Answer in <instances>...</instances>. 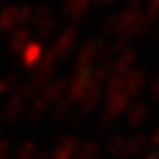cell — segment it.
I'll return each mask as SVG.
<instances>
[{
  "instance_id": "4fadbf2b",
  "label": "cell",
  "mask_w": 159,
  "mask_h": 159,
  "mask_svg": "<svg viewBox=\"0 0 159 159\" xmlns=\"http://www.w3.org/2000/svg\"><path fill=\"white\" fill-rule=\"evenodd\" d=\"M9 156V143L0 142V159H7Z\"/></svg>"
},
{
  "instance_id": "ba28073f",
  "label": "cell",
  "mask_w": 159,
  "mask_h": 159,
  "mask_svg": "<svg viewBox=\"0 0 159 159\" xmlns=\"http://www.w3.org/2000/svg\"><path fill=\"white\" fill-rule=\"evenodd\" d=\"M146 144H148V140H146L143 136L134 137V139H131L130 142L125 143L124 152H128V155H137V153H140V152L144 150Z\"/></svg>"
},
{
  "instance_id": "30bf717a",
  "label": "cell",
  "mask_w": 159,
  "mask_h": 159,
  "mask_svg": "<svg viewBox=\"0 0 159 159\" xmlns=\"http://www.w3.org/2000/svg\"><path fill=\"white\" fill-rule=\"evenodd\" d=\"M35 153V146L33 143H24L18 150V159H31Z\"/></svg>"
},
{
  "instance_id": "7a4b0ae2",
  "label": "cell",
  "mask_w": 159,
  "mask_h": 159,
  "mask_svg": "<svg viewBox=\"0 0 159 159\" xmlns=\"http://www.w3.org/2000/svg\"><path fill=\"white\" fill-rule=\"evenodd\" d=\"M34 25L40 35L49 37L55 30V18L52 16L50 11H39L34 16Z\"/></svg>"
},
{
  "instance_id": "52a82bcc",
  "label": "cell",
  "mask_w": 159,
  "mask_h": 159,
  "mask_svg": "<svg viewBox=\"0 0 159 159\" xmlns=\"http://www.w3.org/2000/svg\"><path fill=\"white\" fill-rule=\"evenodd\" d=\"M24 106H25V97L22 94H16L9 100L7 106H6V118L7 119H15L22 114Z\"/></svg>"
},
{
  "instance_id": "7c38bea8",
  "label": "cell",
  "mask_w": 159,
  "mask_h": 159,
  "mask_svg": "<svg viewBox=\"0 0 159 159\" xmlns=\"http://www.w3.org/2000/svg\"><path fill=\"white\" fill-rule=\"evenodd\" d=\"M15 83H16L15 75H11V77H7V78H3L2 81H0V94L7 93V91H9L12 87L15 85Z\"/></svg>"
},
{
  "instance_id": "8992f818",
  "label": "cell",
  "mask_w": 159,
  "mask_h": 159,
  "mask_svg": "<svg viewBox=\"0 0 159 159\" xmlns=\"http://www.w3.org/2000/svg\"><path fill=\"white\" fill-rule=\"evenodd\" d=\"M41 55H43V50L40 44H35V43H31V44H27L22 50V61L27 66H33L41 59Z\"/></svg>"
},
{
  "instance_id": "6da1fadb",
  "label": "cell",
  "mask_w": 159,
  "mask_h": 159,
  "mask_svg": "<svg viewBox=\"0 0 159 159\" xmlns=\"http://www.w3.org/2000/svg\"><path fill=\"white\" fill-rule=\"evenodd\" d=\"M75 31L74 30H66L65 33H62V34L57 37L56 40V44H55V47L50 50V53L53 55V56L56 57V59H59L61 56H63V55H68L69 52L72 50V47L75 46Z\"/></svg>"
},
{
  "instance_id": "9a60e30c",
  "label": "cell",
  "mask_w": 159,
  "mask_h": 159,
  "mask_svg": "<svg viewBox=\"0 0 159 159\" xmlns=\"http://www.w3.org/2000/svg\"><path fill=\"white\" fill-rule=\"evenodd\" d=\"M100 2H103V3H109V2H112V0H100Z\"/></svg>"
},
{
  "instance_id": "9c48e42d",
  "label": "cell",
  "mask_w": 159,
  "mask_h": 159,
  "mask_svg": "<svg viewBox=\"0 0 159 159\" xmlns=\"http://www.w3.org/2000/svg\"><path fill=\"white\" fill-rule=\"evenodd\" d=\"M28 44V33L24 30H18L15 31L11 37V47L13 50H21Z\"/></svg>"
},
{
  "instance_id": "8fae6325",
  "label": "cell",
  "mask_w": 159,
  "mask_h": 159,
  "mask_svg": "<svg viewBox=\"0 0 159 159\" xmlns=\"http://www.w3.org/2000/svg\"><path fill=\"white\" fill-rule=\"evenodd\" d=\"M125 140L122 137H116L112 140V143L109 144V152L114 155H118V153H124V149H125Z\"/></svg>"
},
{
  "instance_id": "5b68a950",
  "label": "cell",
  "mask_w": 159,
  "mask_h": 159,
  "mask_svg": "<svg viewBox=\"0 0 159 159\" xmlns=\"http://www.w3.org/2000/svg\"><path fill=\"white\" fill-rule=\"evenodd\" d=\"M148 116V108L144 103H137L133 108L128 111V116H127V121L131 127H139L144 122V119Z\"/></svg>"
},
{
  "instance_id": "3957f363",
  "label": "cell",
  "mask_w": 159,
  "mask_h": 159,
  "mask_svg": "<svg viewBox=\"0 0 159 159\" xmlns=\"http://www.w3.org/2000/svg\"><path fill=\"white\" fill-rule=\"evenodd\" d=\"M91 5V0H66V6H65V12L69 18L72 19H80L89 11Z\"/></svg>"
},
{
  "instance_id": "5bb4252c",
  "label": "cell",
  "mask_w": 159,
  "mask_h": 159,
  "mask_svg": "<svg viewBox=\"0 0 159 159\" xmlns=\"http://www.w3.org/2000/svg\"><path fill=\"white\" fill-rule=\"evenodd\" d=\"M152 94H153V97H156V99L159 97V77H156L155 81L152 83Z\"/></svg>"
},
{
  "instance_id": "277c9868",
  "label": "cell",
  "mask_w": 159,
  "mask_h": 159,
  "mask_svg": "<svg viewBox=\"0 0 159 159\" xmlns=\"http://www.w3.org/2000/svg\"><path fill=\"white\" fill-rule=\"evenodd\" d=\"M77 156V142L74 139L63 140L53 152L52 159H74Z\"/></svg>"
}]
</instances>
